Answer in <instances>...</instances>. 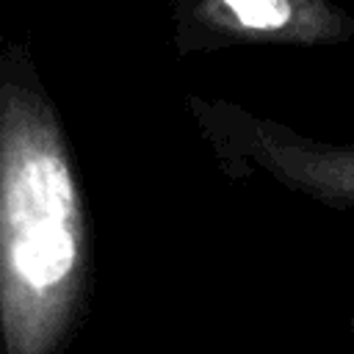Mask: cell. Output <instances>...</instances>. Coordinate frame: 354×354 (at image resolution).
I'll return each mask as SVG.
<instances>
[{
  "label": "cell",
  "mask_w": 354,
  "mask_h": 354,
  "mask_svg": "<svg viewBox=\"0 0 354 354\" xmlns=\"http://www.w3.org/2000/svg\"><path fill=\"white\" fill-rule=\"evenodd\" d=\"M94 288L88 202L25 44L0 47V354H72Z\"/></svg>",
  "instance_id": "cell-1"
},
{
  "label": "cell",
  "mask_w": 354,
  "mask_h": 354,
  "mask_svg": "<svg viewBox=\"0 0 354 354\" xmlns=\"http://www.w3.org/2000/svg\"><path fill=\"white\" fill-rule=\"evenodd\" d=\"M188 108L227 177L243 180L263 171L326 207H354V141H318L230 100L188 94Z\"/></svg>",
  "instance_id": "cell-2"
},
{
  "label": "cell",
  "mask_w": 354,
  "mask_h": 354,
  "mask_svg": "<svg viewBox=\"0 0 354 354\" xmlns=\"http://www.w3.org/2000/svg\"><path fill=\"white\" fill-rule=\"evenodd\" d=\"M354 36V17L335 0H171L180 58L243 44L329 47Z\"/></svg>",
  "instance_id": "cell-3"
},
{
  "label": "cell",
  "mask_w": 354,
  "mask_h": 354,
  "mask_svg": "<svg viewBox=\"0 0 354 354\" xmlns=\"http://www.w3.org/2000/svg\"><path fill=\"white\" fill-rule=\"evenodd\" d=\"M348 340H351V354H354V315L348 318Z\"/></svg>",
  "instance_id": "cell-4"
}]
</instances>
